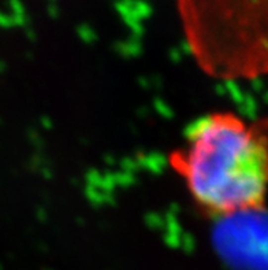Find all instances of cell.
<instances>
[{"instance_id": "obj_1", "label": "cell", "mask_w": 268, "mask_h": 270, "mask_svg": "<svg viewBox=\"0 0 268 270\" xmlns=\"http://www.w3.org/2000/svg\"><path fill=\"white\" fill-rule=\"evenodd\" d=\"M207 217L262 211L268 192V121L248 122L231 111L200 115L167 156Z\"/></svg>"}, {"instance_id": "obj_2", "label": "cell", "mask_w": 268, "mask_h": 270, "mask_svg": "<svg viewBox=\"0 0 268 270\" xmlns=\"http://www.w3.org/2000/svg\"><path fill=\"white\" fill-rule=\"evenodd\" d=\"M196 64L216 80L268 73V0H177Z\"/></svg>"}]
</instances>
